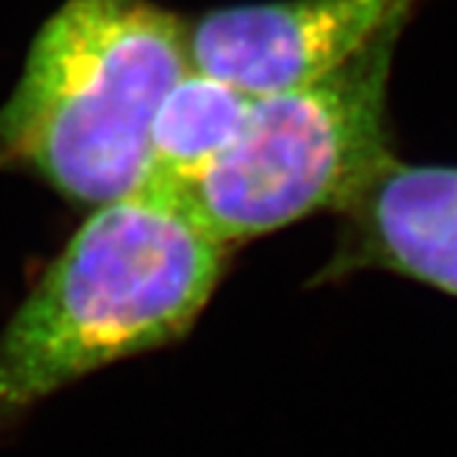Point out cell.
<instances>
[{
    "label": "cell",
    "instance_id": "obj_1",
    "mask_svg": "<svg viewBox=\"0 0 457 457\" xmlns=\"http://www.w3.org/2000/svg\"><path fill=\"white\" fill-rule=\"evenodd\" d=\"M228 246L170 196L97 206L0 330V427L114 361L188 336Z\"/></svg>",
    "mask_w": 457,
    "mask_h": 457
},
{
    "label": "cell",
    "instance_id": "obj_2",
    "mask_svg": "<svg viewBox=\"0 0 457 457\" xmlns=\"http://www.w3.org/2000/svg\"><path fill=\"white\" fill-rule=\"evenodd\" d=\"M188 69L176 13L150 0H64L0 104V168L95 209L130 196L150 176L158 107Z\"/></svg>",
    "mask_w": 457,
    "mask_h": 457
},
{
    "label": "cell",
    "instance_id": "obj_3",
    "mask_svg": "<svg viewBox=\"0 0 457 457\" xmlns=\"http://www.w3.org/2000/svg\"><path fill=\"white\" fill-rule=\"evenodd\" d=\"M407 18H394L326 77L252 97L234 140L196 179L161 194L228 249L315 213L345 212L396 161L386 99Z\"/></svg>",
    "mask_w": 457,
    "mask_h": 457
},
{
    "label": "cell",
    "instance_id": "obj_4",
    "mask_svg": "<svg viewBox=\"0 0 457 457\" xmlns=\"http://www.w3.org/2000/svg\"><path fill=\"white\" fill-rule=\"evenodd\" d=\"M414 0H278L216 8L188 26L191 66L249 97L311 84L366 49Z\"/></svg>",
    "mask_w": 457,
    "mask_h": 457
},
{
    "label": "cell",
    "instance_id": "obj_5",
    "mask_svg": "<svg viewBox=\"0 0 457 457\" xmlns=\"http://www.w3.org/2000/svg\"><path fill=\"white\" fill-rule=\"evenodd\" d=\"M341 216L326 282L381 270L457 297V165L394 161Z\"/></svg>",
    "mask_w": 457,
    "mask_h": 457
},
{
    "label": "cell",
    "instance_id": "obj_6",
    "mask_svg": "<svg viewBox=\"0 0 457 457\" xmlns=\"http://www.w3.org/2000/svg\"><path fill=\"white\" fill-rule=\"evenodd\" d=\"M249 104V95L191 66L165 95L153 120L145 188L176 191L196 179L234 140Z\"/></svg>",
    "mask_w": 457,
    "mask_h": 457
}]
</instances>
